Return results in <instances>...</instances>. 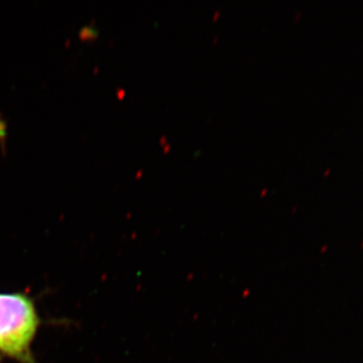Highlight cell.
<instances>
[{
    "label": "cell",
    "instance_id": "6da1fadb",
    "mask_svg": "<svg viewBox=\"0 0 363 363\" xmlns=\"http://www.w3.org/2000/svg\"><path fill=\"white\" fill-rule=\"evenodd\" d=\"M42 318L23 292L0 293V355L16 363H39L33 353Z\"/></svg>",
    "mask_w": 363,
    "mask_h": 363
},
{
    "label": "cell",
    "instance_id": "7a4b0ae2",
    "mask_svg": "<svg viewBox=\"0 0 363 363\" xmlns=\"http://www.w3.org/2000/svg\"><path fill=\"white\" fill-rule=\"evenodd\" d=\"M78 35L82 40H95L99 35V30L93 23H88V25H85L80 28Z\"/></svg>",
    "mask_w": 363,
    "mask_h": 363
},
{
    "label": "cell",
    "instance_id": "3957f363",
    "mask_svg": "<svg viewBox=\"0 0 363 363\" xmlns=\"http://www.w3.org/2000/svg\"><path fill=\"white\" fill-rule=\"evenodd\" d=\"M7 136H9V124H7L6 119L0 112V147H1L4 156L6 152Z\"/></svg>",
    "mask_w": 363,
    "mask_h": 363
}]
</instances>
